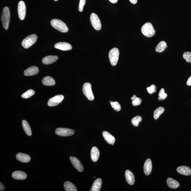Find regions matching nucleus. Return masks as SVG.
<instances>
[{"mask_svg": "<svg viewBox=\"0 0 191 191\" xmlns=\"http://www.w3.org/2000/svg\"><path fill=\"white\" fill-rule=\"evenodd\" d=\"M51 24L54 28L61 32L66 33L68 31V28L66 24L61 20L54 19L51 21Z\"/></svg>", "mask_w": 191, "mask_h": 191, "instance_id": "f257e3e1", "label": "nucleus"}, {"mask_svg": "<svg viewBox=\"0 0 191 191\" xmlns=\"http://www.w3.org/2000/svg\"><path fill=\"white\" fill-rule=\"evenodd\" d=\"M10 12L8 7H6L3 9L1 16V21L4 28L8 30L10 20Z\"/></svg>", "mask_w": 191, "mask_h": 191, "instance_id": "f03ea898", "label": "nucleus"}, {"mask_svg": "<svg viewBox=\"0 0 191 191\" xmlns=\"http://www.w3.org/2000/svg\"><path fill=\"white\" fill-rule=\"evenodd\" d=\"M141 30L143 34L147 37H152L155 34V29L152 24L150 22H147L144 24Z\"/></svg>", "mask_w": 191, "mask_h": 191, "instance_id": "7ed1b4c3", "label": "nucleus"}, {"mask_svg": "<svg viewBox=\"0 0 191 191\" xmlns=\"http://www.w3.org/2000/svg\"><path fill=\"white\" fill-rule=\"evenodd\" d=\"M119 56V51L117 48H114L111 50L109 53V57L111 64L115 66L117 64Z\"/></svg>", "mask_w": 191, "mask_h": 191, "instance_id": "20e7f679", "label": "nucleus"}, {"mask_svg": "<svg viewBox=\"0 0 191 191\" xmlns=\"http://www.w3.org/2000/svg\"><path fill=\"white\" fill-rule=\"evenodd\" d=\"M37 39V36L35 34L30 35L23 40L22 42V46L25 49H28L36 43Z\"/></svg>", "mask_w": 191, "mask_h": 191, "instance_id": "39448f33", "label": "nucleus"}, {"mask_svg": "<svg viewBox=\"0 0 191 191\" xmlns=\"http://www.w3.org/2000/svg\"><path fill=\"white\" fill-rule=\"evenodd\" d=\"M83 93L89 100H94V96L92 90V86L89 83H86L83 87Z\"/></svg>", "mask_w": 191, "mask_h": 191, "instance_id": "423d86ee", "label": "nucleus"}, {"mask_svg": "<svg viewBox=\"0 0 191 191\" xmlns=\"http://www.w3.org/2000/svg\"><path fill=\"white\" fill-rule=\"evenodd\" d=\"M90 21L93 27L95 30H100L101 29L102 25L98 16L95 13H92L90 16Z\"/></svg>", "mask_w": 191, "mask_h": 191, "instance_id": "0eeeda50", "label": "nucleus"}, {"mask_svg": "<svg viewBox=\"0 0 191 191\" xmlns=\"http://www.w3.org/2000/svg\"><path fill=\"white\" fill-rule=\"evenodd\" d=\"M55 134L59 136L67 137L73 135L75 131L67 128H58L55 130Z\"/></svg>", "mask_w": 191, "mask_h": 191, "instance_id": "6e6552de", "label": "nucleus"}, {"mask_svg": "<svg viewBox=\"0 0 191 191\" xmlns=\"http://www.w3.org/2000/svg\"><path fill=\"white\" fill-rule=\"evenodd\" d=\"M64 98V96L61 95L55 96L49 99L48 102V105L50 107L57 106L62 101Z\"/></svg>", "mask_w": 191, "mask_h": 191, "instance_id": "1a4fd4ad", "label": "nucleus"}, {"mask_svg": "<svg viewBox=\"0 0 191 191\" xmlns=\"http://www.w3.org/2000/svg\"><path fill=\"white\" fill-rule=\"evenodd\" d=\"M19 17L20 20H24L26 14V7L24 1H20L18 5Z\"/></svg>", "mask_w": 191, "mask_h": 191, "instance_id": "9d476101", "label": "nucleus"}, {"mask_svg": "<svg viewBox=\"0 0 191 191\" xmlns=\"http://www.w3.org/2000/svg\"><path fill=\"white\" fill-rule=\"evenodd\" d=\"M69 159L73 165L78 171L82 172L83 171V167L81 161L78 159L73 157H71Z\"/></svg>", "mask_w": 191, "mask_h": 191, "instance_id": "9b49d317", "label": "nucleus"}, {"mask_svg": "<svg viewBox=\"0 0 191 191\" xmlns=\"http://www.w3.org/2000/svg\"><path fill=\"white\" fill-rule=\"evenodd\" d=\"M54 47L57 49L62 51H69L72 49V46L66 42H59L55 44Z\"/></svg>", "mask_w": 191, "mask_h": 191, "instance_id": "f8f14e48", "label": "nucleus"}, {"mask_svg": "<svg viewBox=\"0 0 191 191\" xmlns=\"http://www.w3.org/2000/svg\"><path fill=\"white\" fill-rule=\"evenodd\" d=\"M144 172L145 175H149L152 169V163L151 159H148L146 160L144 165Z\"/></svg>", "mask_w": 191, "mask_h": 191, "instance_id": "ddd939ff", "label": "nucleus"}, {"mask_svg": "<svg viewBox=\"0 0 191 191\" xmlns=\"http://www.w3.org/2000/svg\"><path fill=\"white\" fill-rule=\"evenodd\" d=\"M12 177L13 178L16 180H22L26 178L27 175L24 172L17 171L12 173Z\"/></svg>", "mask_w": 191, "mask_h": 191, "instance_id": "4468645a", "label": "nucleus"}, {"mask_svg": "<svg viewBox=\"0 0 191 191\" xmlns=\"http://www.w3.org/2000/svg\"><path fill=\"white\" fill-rule=\"evenodd\" d=\"M125 178L128 183L130 185H133L135 182V176L130 171L127 170L125 173Z\"/></svg>", "mask_w": 191, "mask_h": 191, "instance_id": "2eb2a0df", "label": "nucleus"}, {"mask_svg": "<svg viewBox=\"0 0 191 191\" xmlns=\"http://www.w3.org/2000/svg\"><path fill=\"white\" fill-rule=\"evenodd\" d=\"M39 72V69L37 67L33 66L30 67L25 70L24 72V75L26 76H30L36 75Z\"/></svg>", "mask_w": 191, "mask_h": 191, "instance_id": "dca6fc26", "label": "nucleus"}, {"mask_svg": "<svg viewBox=\"0 0 191 191\" xmlns=\"http://www.w3.org/2000/svg\"><path fill=\"white\" fill-rule=\"evenodd\" d=\"M177 170L178 173L184 175H191V169L188 167L184 166H180L177 168Z\"/></svg>", "mask_w": 191, "mask_h": 191, "instance_id": "f3484780", "label": "nucleus"}, {"mask_svg": "<svg viewBox=\"0 0 191 191\" xmlns=\"http://www.w3.org/2000/svg\"><path fill=\"white\" fill-rule=\"evenodd\" d=\"M16 158L18 161L24 163L29 162L31 159L30 156L21 153L17 154L16 155Z\"/></svg>", "mask_w": 191, "mask_h": 191, "instance_id": "a211bd4d", "label": "nucleus"}, {"mask_svg": "<svg viewBox=\"0 0 191 191\" xmlns=\"http://www.w3.org/2000/svg\"><path fill=\"white\" fill-rule=\"evenodd\" d=\"M102 135L105 140L108 143L113 145L116 141V139L113 135L107 132H103Z\"/></svg>", "mask_w": 191, "mask_h": 191, "instance_id": "6ab92c4d", "label": "nucleus"}, {"mask_svg": "<svg viewBox=\"0 0 191 191\" xmlns=\"http://www.w3.org/2000/svg\"><path fill=\"white\" fill-rule=\"evenodd\" d=\"M58 59V56L50 55L42 59V62L45 65H50L56 62Z\"/></svg>", "mask_w": 191, "mask_h": 191, "instance_id": "aec40b11", "label": "nucleus"}, {"mask_svg": "<svg viewBox=\"0 0 191 191\" xmlns=\"http://www.w3.org/2000/svg\"><path fill=\"white\" fill-rule=\"evenodd\" d=\"M100 157V151L96 147H93L91 151V157L93 161L96 162L98 160Z\"/></svg>", "mask_w": 191, "mask_h": 191, "instance_id": "412c9836", "label": "nucleus"}, {"mask_svg": "<svg viewBox=\"0 0 191 191\" xmlns=\"http://www.w3.org/2000/svg\"><path fill=\"white\" fill-rule=\"evenodd\" d=\"M102 185V180L101 178H98L95 181L90 191H99L101 189Z\"/></svg>", "mask_w": 191, "mask_h": 191, "instance_id": "4be33fe9", "label": "nucleus"}, {"mask_svg": "<svg viewBox=\"0 0 191 191\" xmlns=\"http://www.w3.org/2000/svg\"><path fill=\"white\" fill-rule=\"evenodd\" d=\"M167 183L169 187L173 189L177 188L180 185L178 182L171 178H169L167 179Z\"/></svg>", "mask_w": 191, "mask_h": 191, "instance_id": "5701e85b", "label": "nucleus"}, {"mask_svg": "<svg viewBox=\"0 0 191 191\" xmlns=\"http://www.w3.org/2000/svg\"><path fill=\"white\" fill-rule=\"evenodd\" d=\"M42 83L44 85L48 86L54 85L56 84L55 80L49 76L44 77L42 80Z\"/></svg>", "mask_w": 191, "mask_h": 191, "instance_id": "b1692460", "label": "nucleus"}, {"mask_svg": "<svg viewBox=\"0 0 191 191\" xmlns=\"http://www.w3.org/2000/svg\"><path fill=\"white\" fill-rule=\"evenodd\" d=\"M64 187L66 191H77V189L75 185L71 182L67 181L64 183Z\"/></svg>", "mask_w": 191, "mask_h": 191, "instance_id": "393cba45", "label": "nucleus"}, {"mask_svg": "<svg viewBox=\"0 0 191 191\" xmlns=\"http://www.w3.org/2000/svg\"><path fill=\"white\" fill-rule=\"evenodd\" d=\"M167 43L164 41H162L159 42L157 44V47L155 48L156 52L161 53L165 50L167 48Z\"/></svg>", "mask_w": 191, "mask_h": 191, "instance_id": "a878e982", "label": "nucleus"}, {"mask_svg": "<svg viewBox=\"0 0 191 191\" xmlns=\"http://www.w3.org/2000/svg\"><path fill=\"white\" fill-rule=\"evenodd\" d=\"M22 125L24 132L28 136H31L32 132L30 125L28 122L25 120L22 121Z\"/></svg>", "mask_w": 191, "mask_h": 191, "instance_id": "bb28decb", "label": "nucleus"}, {"mask_svg": "<svg viewBox=\"0 0 191 191\" xmlns=\"http://www.w3.org/2000/svg\"><path fill=\"white\" fill-rule=\"evenodd\" d=\"M165 111V108L162 107L157 108L154 112V119L157 120L158 119L160 116L164 113Z\"/></svg>", "mask_w": 191, "mask_h": 191, "instance_id": "cd10ccee", "label": "nucleus"}, {"mask_svg": "<svg viewBox=\"0 0 191 191\" xmlns=\"http://www.w3.org/2000/svg\"><path fill=\"white\" fill-rule=\"evenodd\" d=\"M142 118L140 116H136L132 120V123L133 125L137 127L139 125V122L142 121Z\"/></svg>", "mask_w": 191, "mask_h": 191, "instance_id": "c85d7f7f", "label": "nucleus"}, {"mask_svg": "<svg viewBox=\"0 0 191 191\" xmlns=\"http://www.w3.org/2000/svg\"><path fill=\"white\" fill-rule=\"evenodd\" d=\"M35 93L34 90L32 89L29 90L22 94L21 97L24 98H28L34 95Z\"/></svg>", "mask_w": 191, "mask_h": 191, "instance_id": "c756f323", "label": "nucleus"}, {"mask_svg": "<svg viewBox=\"0 0 191 191\" xmlns=\"http://www.w3.org/2000/svg\"><path fill=\"white\" fill-rule=\"evenodd\" d=\"M167 97V94L165 93L164 89L163 88L161 89L160 90L159 93V100H165Z\"/></svg>", "mask_w": 191, "mask_h": 191, "instance_id": "7c9ffc66", "label": "nucleus"}, {"mask_svg": "<svg viewBox=\"0 0 191 191\" xmlns=\"http://www.w3.org/2000/svg\"><path fill=\"white\" fill-rule=\"evenodd\" d=\"M110 104L114 109L116 111H119L121 110V105L118 102L110 101Z\"/></svg>", "mask_w": 191, "mask_h": 191, "instance_id": "2f4dec72", "label": "nucleus"}, {"mask_svg": "<svg viewBox=\"0 0 191 191\" xmlns=\"http://www.w3.org/2000/svg\"><path fill=\"white\" fill-rule=\"evenodd\" d=\"M183 57L186 62L188 63H191V52H185L183 54Z\"/></svg>", "mask_w": 191, "mask_h": 191, "instance_id": "473e14b6", "label": "nucleus"}, {"mask_svg": "<svg viewBox=\"0 0 191 191\" xmlns=\"http://www.w3.org/2000/svg\"><path fill=\"white\" fill-rule=\"evenodd\" d=\"M147 91L149 94L152 95L153 93H155L157 91V87L154 84L152 85L151 87H147Z\"/></svg>", "mask_w": 191, "mask_h": 191, "instance_id": "72a5a7b5", "label": "nucleus"}, {"mask_svg": "<svg viewBox=\"0 0 191 191\" xmlns=\"http://www.w3.org/2000/svg\"><path fill=\"white\" fill-rule=\"evenodd\" d=\"M86 0H80L79 11L80 12H82L83 11L84 8L86 3Z\"/></svg>", "mask_w": 191, "mask_h": 191, "instance_id": "f704fd0d", "label": "nucleus"}, {"mask_svg": "<svg viewBox=\"0 0 191 191\" xmlns=\"http://www.w3.org/2000/svg\"><path fill=\"white\" fill-rule=\"evenodd\" d=\"M142 99L139 98H137L135 100H132V104L133 105L135 106L139 105L142 103Z\"/></svg>", "mask_w": 191, "mask_h": 191, "instance_id": "c9c22d12", "label": "nucleus"}, {"mask_svg": "<svg viewBox=\"0 0 191 191\" xmlns=\"http://www.w3.org/2000/svg\"><path fill=\"white\" fill-rule=\"evenodd\" d=\"M186 84L188 86L191 85V76L188 79L187 82H186Z\"/></svg>", "mask_w": 191, "mask_h": 191, "instance_id": "e433bc0d", "label": "nucleus"}, {"mask_svg": "<svg viewBox=\"0 0 191 191\" xmlns=\"http://www.w3.org/2000/svg\"><path fill=\"white\" fill-rule=\"evenodd\" d=\"M4 189H5V188H4L3 185L2 184V183H0V191H3L4 190Z\"/></svg>", "mask_w": 191, "mask_h": 191, "instance_id": "4c0bfd02", "label": "nucleus"}, {"mask_svg": "<svg viewBox=\"0 0 191 191\" xmlns=\"http://www.w3.org/2000/svg\"><path fill=\"white\" fill-rule=\"evenodd\" d=\"M129 1L132 4H135L137 2L138 0H129Z\"/></svg>", "mask_w": 191, "mask_h": 191, "instance_id": "58836bf2", "label": "nucleus"}, {"mask_svg": "<svg viewBox=\"0 0 191 191\" xmlns=\"http://www.w3.org/2000/svg\"><path fill=\"white\" fill-rule=\"evenodd\" d=\"M109 1L112 3L115 4L118 2V0H109Z\"/></svg>", "mask_w": 191, "mask_h": 191, "instance_id": "ea45409f", "label": "nucleus"}, {"mask_svg": "<svg viewBox=\"0 0 191 191\" xmlns=\"http://www.w3.org/2000/svg\"><path fill=\"white\" fill-rule=\"evenodd\" d=\"M137 98V96H136V95H134L133 96V97H132V98H131V99H132V100H135V99H136Z\"/></svg>", "mask_w": 191, "mask_h": 191, "instance_id": "a19ab883", "label": "nucleus"}, {"mask_svg": "<svg viewBox=\"0 0 191 191\" xmlns=\"http://www.w3.org/2000/svg\"><path fill=\"white\" fill-rule=\"evenodd\" d=\"M54 1H58V0H54Z\"/></svg>", "mask_w": 191, "mask_h": 191, "instance_id": "79ce46f5", "label": "nucleus"}]
</instances>
